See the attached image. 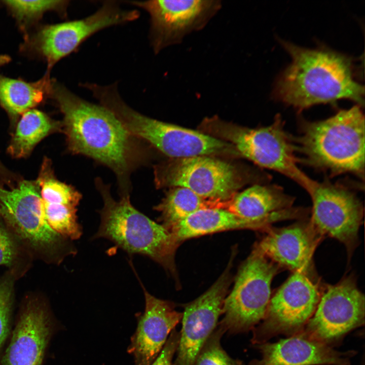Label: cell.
Masks as SVG:
<instances>
[{
    "label": "cell",
    "mask_w": 365,
    "mask_h": 365,
    "mask_svg": "<svg viewBox=\"0 0 365 365\" xmlns=\"http://www.w3.org/2000/svg\"><path fill=\"white\" fill-rule=\"evenodd\" d=\"M53 92L63 115L62 131L68 150L108 167L116 176L120 196L130 195V175L147 160L142 141L102 105L87 101L59 85Z\"/></svg>",
    "instance_id": "cell-1"
},
{
    "label": "cell",
    "mask_w": 365,
    "mask_h": 365,
    "mask_svg": "<svg viewBox=\"0 0 365 365\" xmlns=\"http://www.w3.org/2000/svg\"><path fill=\"white\" fill-rule=\"evenodd\" d=\"M291 63L280 75L275 97L300 112L347 99L364 105V86L354 79L351 59L325 48L309 49L281 40Z\"/></svg>",
    "instance_id": "cell-2"
},
{
    "label": "cell",
    "mask_w": 365,
    "mask_h": 365,
    "mask_svg": "<svg viewBox=\"0 0 365 365\" xmlns=\"http://www.w3.org/2000/svg\"><path fill=\"white\" fill-rule=\"evenodd\" d=\"M300 134L293 137L299 163L331 176L349 173L364 177V116L356 105L317 121H301Z\"/></svg>",
    "instance_id": "cell-3"
},
{
    "label": "cell",
    "mask_w": 365,
    "mask_h": 365,
    "mask_svg": "<svg viewBox=\"0 0 365 365\" xmlns=\"http://www.w3.org/2000/svg\"><path fill=\"white\" fill-rule=\"evenodd\" d=\"M95 185L103 205L100 211V225L93 238L108 239L129 253L147 256L175 275V253L180 243L172 233L137 210L130 195L117 200L111 193L110 186L101 178L96 179Z\"/></svg>",
    "instance_id": "cell-4"
},
{
    "label": "cell",
    "mask_w": 365,
    "mask_h": 365,
    "mask_svg": "<svg viewBox=\"0 0 365 365\" xmlns=\"http://www.w3.org/2000/svg\"><path fill=\"white\" fill-rule=\"evenodd\" d=\"M0 218L33 258L59 264L76 250L47 223L38 181L23 180L7 189L0 186Z\"/></svg>",
    "instance_id": "cell-5"
},
{
    "label": "cell",
    "mask_w": 365,
    "mask_h": 365,
    "mask_svg": "<svg viewBox=\"0 0 365 365\" xmlns=\"http://www.w3.org/2000/svg\"><path fill=\"white\" fill-rule=\"evenodd\" d=\"M101 102L131 135L173 159L207 156L231 150L232 145L214 137L138 113L126 103L117 89L107 91Z\"/></svg>",
    "instance_id": "cell-6"
},
{
    "label": "cell",
    "mask_w": 365,
    "mask_h": 365,
    "mask_svg": "<svg viewBox=\"0 0 365 365\" xmlns=\"http://www.w3.org/2000/svg\"><path fill=\"white\" fill-rule=\"evenodd\" d=\"M216 135L231 141L244 157L260 167L277 171L298 184L307 193L315 180L298 167L299 161L290 135L279 115L270 125L259 128L241 127L213 118L206 119Z\"/></svg>",
    "instance_id": "cell-7"
},
{
    "label": "cell",
    "mask_w": 365,
    "mask_h": 365,
    "mask_svg": "<svg viewBox=\"0 0 365 365\" xmlns=\"http://www.w3.org/2000/svg\"><path fill=\"white\" fill-rule=\"evenodd\" d=\"M280 267L253 249L241 265L223 308L218 326L230 334L252 330L262 321L271 297L273 279Z\"/></svg>",
    "instance_id": "cell-8"
},
{
    "label": "cell",
    "mask_w": 365,
    "mask_h": 365,
    "mask_svg": "<svg viewBox=\"0 0 365 365\" xmlns=\"http://www.w3.org/2000/svg\"><path fill=\"white\" fill-rule=\"evenodd\" d=\"M313 274L296 271L271 297L262 322L252 330L254 345L280 334L301 332L314 314L322 289Z\"/></svg>",
    "instance_id": "cell-9"
},
{
    "label": "cell",
    "mask_w": 365,
    "mask_h": 365,
    "mask_svg": "<svg viewBox=\"0 0 365 365\" xmlns=\"http://www.w3.org/2000/svg\"><path fill=\"white\" fill-rule=\"evenodd\" d=\"M158 188L184 187L209 200L227 201L240 187L241 179L230 164L199 156L174 159L154 167Z\"/></svg>",
    "instance_id": "cell-10"
},
{
    "label": "cell",
    "mask_w": 365,
    "mask_h": 365,
    "mask_svg": "<svg viewBox=\"0 0 365 365\" xmlns=\"http://www.w3.org/2000/svg\"><path fill=\"white\" fill-rule=\"evenodd\" d=\"M308 194L312 203L310 222L323 237L343 243L350 257L358 243L363 217L360 200L348 186L327 179L316 181Z\"/></svg>",
    "instance_id": "cell-11"
},
{
    "label": "cell",
    "mask_w": 365,
    "mask_h": 365,
    "mask_svg": "<svg viewBox=\"0 0 365 365\" xmlns=\"http://www.w3.org/2000/svg\"><path fill=\"white\" fill-rule=\"evenodd\" d=\"M365 299L352 275L322 289L316 310L303 330L330 346L364 322Z\"/></svg>",
    "instance_id": "cell-12"
},
{
    "label": "cell",
    "mask_w": 365,
    "mask_h": 365,
    "mask_svg": "<svg viewBox=\"0 0 365 365\" xmlns=\"http://www.w3.org/2000/svg\"><path fill=\"white\" fill-rule=\"evenodd\" d=\"M129 3L149 14V38L155 54L180 44L189 34L203 29L222 7L218 0H152Z\"/></svg>",
    "instance_id": "cell-13"
},
{
    "label": "cell",
    "mask_w": 365,
    "mask_h": 365,
    "mask_svg": "<svg viewBox=\"0 0 365 365\" xmlns=\"http://www.w3.org/2000/svg\"><path fill=\"white\" fill-rule=\"evenodd\" d=\"M232 261L206 291L186 306L174 365H195L200 351L216 327L232 281Z\"/></svg>",
    "instance_id": "cell-14"
},
{
    "label": "cell",
    "mask_w": 365,
    "mask_h": 365,
    "mask_svg": "<svg viewBox=\"0 0 365 365\" xmlns=\"http://www.w3.org/2000/svg\"><path fill=\"white\" fill-rule=\"evenodd\" d=\"M139 12L124 10L114 1H106L84 18L45 27L39 34L38 47L50 66L70 54L86 39L106 28L137 19Z\"/></svg>",
    "instance_id": "cell-15"
},
{
    "label": "cell",
    "mask_w": 365,
    "mask_h": 365,
    "mask_svg": "<svg viewBox=\"0 0 365 365\" xmlns=\"http://www.w3.org/2000/svg\"><path fill=\"white\" fill-rule=\"evenodd\" d=\"M264 231L253 249L280 268L313 274L312 257L323 236L309 220L282 228L271 226Z\"/></svg>",
    "instance_id": "cell-16"
},
{
    "label": "cell",
    "mask_w": 365,
    "mask_h": 365,
    "mask_svg": "<svg viewBox=\"0 0 365 365\" xmlns=\"http://www.w3.org/2000/svg\"><path fill=\"white\" fill-rule=\"evenodd\" d=\"M142 287L144 310L137 316V327L131 337L127 352L133 356L134 365H150L181 320L182 313L176 310L172 302L155 297Z\"/></svg>",
    "instance_id": "cell-17"
},
{
    "label": "cell",
    "mask_w": 365,
    "mask_h": 365,
    "mask_svg": "<svg viewBox=\"0 0 365 365\" xmlns=\"http://www.w3.org/2000/svg\"><path fill=\"white\" fill-rule=\"evenodd\" d=\"M51 333L45 305L38 298L28 300L13 331L3 365H42Z\"/></svg>",
    "instance_id": "cell-18"
},
{
    "label": "cell",
    "mask_w": 365,
    "mask_h": 365,
    "mask_svg": "<svg viewBox=\"0 0 365 365\" xmlns=\"http://www.w3.org/2000/svg\"><path fill=\"white\" fill-rule=\"evenodd\" d=\"M262 356L249 365H350L356 352H340L300 332L275 343L256 345Z\"/></svg>",
    "instance_id": "cell-19"
},
{
    "label": "cell",
    "mask_w": 365,
    "mask_h": 365,
    "mask_svg": "<svg viewBox=\"0 0 365 365\" xmlns=\"http://www.w3.org/2000/svg\"><path fill=\"white\" fill-rule=\"evenodd\" d=\"M260 230L256 224L222 208L200 209L174 226L170 232L178 241L234 229Z\"/></svg>",
    "instance_id": "cell-20"
},
{
    "label": "cell",
    "mask_w": 365,
    "mask_h": 365,
    "mask_svg": "<svg viewBox=\"0 0 365 365\" xmlns=\"http://www.w3.org/2000/svg\"><path fill=\"white\" fill-rule=\"evenodd\" d=\"M62 130V123L50 118L41 111L30 109L23 114L18 123L8 151L13 157L27 156L42 139Z\"/></svg>",
    "instance_id": "cell-21"
},
{
    "label": "cell",
    "mask_w": 365,
    "mask_h": 365,
    "mask_svg": "<svg viewBox=\"0 0 365 365\" xmlns=\"http://www.w3.org/2000/svg\"><path fill=\"white\" fill-rule=\"evenodd\" d=\"M222 202L202 198L184 187H174L154 207L160 213L159 220L169 231L194 212L204 208H221Z\"/></svg>",
    "instance_id": "cell-22"
},
{
    "label": "cell",
    "mask_w": 365,
    "mask_h": 365,
    "mask_svg": "<svg viewBox=\"0 0 365 365\" xmlns=\"http://www.w3.org/2000/svg\"><path fill=\"white\" fill-rule=\"evenodd\" d=\"M46 82L28 83L0 76V103L12 116L23 114L43 100Z\"/></svg>",
    "instance_id": "cell-23"
},
{
    "label": "cell",
    "mask_w": 365,
    "mask_h": 365,
    "mask_svg": "<svg viewBox=\"0 0 365 365\" xmlns=\"http://www.w3.org/2000/svg\"><path fill=\"white\" fill-rule=\"evenodd\" d=\"M44 204L77 208L81 194L74 187L58 180L54 175L49 161H45L36 179Z\"/></svg>",
    "instance_id": "cell-24"
},
{
    "label": "cell",
    "mask_w": 365,
    "mask_h": 365,
    "mask_svg": "<svg viewBox=\"0 0 365 365\" xmlns=\"http://www.w3.org/2000/svg\"><path fill=\"white\" fill-rule=\"evenodd\" d=\"M33 258L0 218V266L19 279L28 271Z\"/></svg>",
    "instance_id": "cell-25"
},
{
    "label": "cell",
    "mask_w": 365,
    "mask_h": 365,
    "mask_svg": "<svg viewBox=\"0 0 365 365\" xmlns=\"http://www.w3.org/2000/svg\"><path fill=\"white\" fill-rule=\"evenodd\" d=\"M225 331L216 327L200 351L195 365H243L242 361L231 357L222 348L221 339Z\"/></svg>",
    "instance_id": "cell-26"
},
{
    "label": "cell",
    "mask_w": 365,
    "mask_h": 365,
    "mask_svg": "<svg viewBox=\"0 0 365 365\" xmlns=\"http://www.w3.org/2000/svg\"><path fill=\"white\" fill-rule=\"evenodd\" d=\"M18 279L9 270L0 278V348L9 333L15 283Z\"/></svg>",
    "instance_id": "cell-27"
},
{
    "label": "cell",
    "mask_w": 365,
    "mask_h": 365,
    "mask_svg": "<svg viewBox=\"0 0 365 365\" xmlns=\"http://www.w3.org/2000/svg\"><path fill=\"white\" fill-rule=\"evenodd\" d=\"M67 1H6V3L20 18H29L48 10L63 11Z\"/></svg>",
    "instance_id": "cell-28"
},
{
    "label": "cell",
    "mask_w": 365,
    "mask_h": 365,
    "mask_svg": "<svg viewBox=\"0 0 365 365\" xmlns=\"http://www.w3.org/2000/svg\"><path fill=\"white\" fill-rule=\"evenodd\" d=\"M179 339V333L173 330L160 354L150 365H174L173 357L176 352Z\"/></svg>",
    "instance_id": "cell-29"
},
{
    "label": "cell",
    "mask_w": 365,
    "mask_h": 365,
    "mask_svg": "<svg viewBox=\"0 0 365 365\" xmlns=\"http://www.w3.org/2000/svg\"><path fill=\"white\" fill-rule=\"evenodd\" d=\"M8 171L3 165L0 161V179L5 177L8 174Z\"/></svg>",
    "instance_id": "cell-30"
},
{
    "label": "cell",
    "mask_w": 365,
    "mask_h": 365,
    "mask_svg": "<svg viewBox=\"0 0 365 365\" xmlns=\"http://www.w3.org/2000/svg\"><path fill=\"white\" fill-rule=\"evenodd\" d=\"M10 60L9 56L0 55V66L8 63Z\"/></svg>",
    "instance_id": "cell-31"
}]
</instances>
